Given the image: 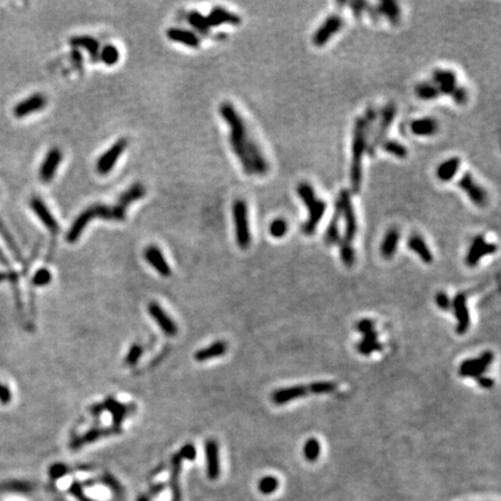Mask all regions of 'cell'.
Returning a JSON list of instances; mask_svg holds the SVG:
<instances>
[{
	"label": "cell",
	"instance_id": "obj_39",
	"mask_svg": "<svg viewBox=\"0 0 501 501\" xmlns=\"http://www.w3.org/2000/svg\"><path fill=\"white\" fill-rule=\"evenodd\" d=\"M188 21L192 27H194L198 32L203 34V35H206L209 33V30H210V26H209L206 16L202 15L200 12L193 11L189 13Z\"/></svg>",
	"mask_w": 501,
	"mask_h": 501
},
{
	"label": "cell",
	"instance_id": "obj_13",
	"mask_svg": "<svg viewBox=\"0 0 501 501\" xmlns=\"http://www.w3.org/2000/svg\"><path fill=\"white\" fill-rule=\"evenodd\" d=\"M497 245L493 243H487L483 236H477L473 238L470 245L469 252L466 254L465 262L469 267H475L479 263L484 256L493 254L497 252Z\"/></svg>",
	"mask_w": 501,
	"mask_h": 501
},
{
	"label": "cell",
	"instance_id": "obj_53",
	"mask_svg": "<svg viewBox=\"0 0 501 501\" xmlns=\"http://www.w3.org/2000/svg\"><path fill=\"white\" fill-rule=\"evenodd\" d=\"M477 383L479 384V387L484 389H491L494 385V381L492 378L486 377V376H480V377L477 378Z\"/></svg>",
	"mask_w": 501,
	"mask_h": 501
},
{
	"label": "cell",
	"instance_id": "obj_43",
	"mask_svg": "<svg viewBox=\"0 0 501 501\" xmlns=\"http://www.w3.org/2000/svg\"><path fill=\"white\" fill-rule=\"evenodd\" d=\"M288 231V223L283 218H276L270 223L269 233L274 238H282Z\"/></svg>",
	"mask_w": 501,
	"mask_h": 501
},
{
	"label": "cell",
	"instance_id": "obj_35",
	"mask_svg": "<svg viewBox=\"0 0 501 501\" xmlns=\"http://www.w3.org/2000/svg\"><path fill=\"white\" fill-rule=\"evenodd\" d=\"M338 245H339V252H340V259L345 266L351 267L355 263V260H356V255H355V250L353 247V244L347 242L344 238L340 239L338 242Z\"/></svg>",
	"mask_w": 501,
	"mask_h": 501
},
{
	"label": "cell",
	"instance_id": "obj_41",
	"mask_svg": "<svg viewBox=\"0 0 501 501\" xmlns=\"http://www.w3.org/2000/svg\"><path fill=\"white\" fill-rule=\"evenodd\" d=\"M0 236H1L2 239L5 240L6 245L9 247V250H11L12 254L15 256V259L18 260V261H21L22 260L21 252H20V250L18 249V246H16V244L14 242V239H13L12 235L7 231V229H6V226L4 225V223H2L1 219H0Z\"/></svg>",
	"mask_w": 501,
	"mask_h": 501
},
{
	"label": "cell",
	"instance_id": "obj_52",
	"mask_svg": "<svg viewBox=\"0 0 501 501\" xmlns=\"http://www.w3.org/2000/svg\"><path fill=\"white\" fill-rule=\"evenodd\" d=\"M375 323L370 319H362L357 323L356 325V330L358 332H361L362 334H367L369 333V332H372L375 331Z\"/></svg>",
	"mask_w": 501,
	"mask_h": 501
},
{
	"label": "cell",
	"instance_id": "obj_22",
	"mask_svg": "<svg viewBox=\"0 0 501 501\" xmlns=\"http://www.w3.org/2000/svg\"><path fill=\"white\" fill-rule=\"evenodd\" d=\"M205 455H206V470H208V477L211 480L218 478L219 472V456H218V443L215 440H208L205 443Z\"/></svg>",
	"mask_w": 501,
	"mask_h": 501
},
{
	"label": "cell",
	"instance_id": "obj_29",
	"mask_svg": "<svg viewBox=\"0 0 501 501\" xmlns=\"http://www.w3.org/2000/svg\"><path fill=\"white\" fill-rule=\"evenodd\" d=\"M70 45L73 48H84L90 53L91 58L93 60L99 59L100 55V45L99 42L91 36H76L70 40Z\"/></svg>",
	"mask_w": 501,
	"mask_h": 501
},
{
	"label": "cell",
	"instance_id": "obj_14",
	"mask_svg": "<svg viewBox=\"0 0 501 501\" xmlns=\"http://www.w3.org/2000/svg\"><path fill=\"white\" fill-rule=\"evenodd\" d=\"M63 154L62 151L59 150L58 148H52L51 150H49L48 153L46 154L45 160H43L42 165H41L40 168V179L45 184H48L55 178V174L57 170H58L60 162H62Z\"/></svg>",
	"mask_w": 501,
	"mask_h": 501
},
{
	"label": "cell",
	"instance_id": "obj_3",
	"mask_svg": "<svg viewBox=\"0 0 501 501\" xmlns=\"http://www.w3.org/2000/svg\"><path fill=\"white\" fill-rule=\"evenodd\" d=\"M368 134L367 125L363 116L357 117L353 128V141H351V187L355 194L360 192L362 186V162L363 154L367 151Z\"/></svg>",
	"mask_w": 501,
	"mask_h": 501
},
{
	"label": "cell",
	"instance_id": "obj_5",
	"mask_svg": "<svg viewBox=\"0 0 501 501\" xmlns=\"http://www.w3.org/2000/svg\"><path fill=\"white\" fill-rule=\"evenodd\" d=\"M337 385L332 382H314L307 385H294V387L280 389L272 395V401L275 405H284L295 399L305 397L307 395H325L336 391Z\"/></svg>",
	"mask_w": 501,
	"mask_h": 501
},
{
	"label": "cell",
	"instance_id": "obj_23",
	"mask_svg": "<svg viewBox=\"0 0 501 501\" xmlns=\"http://www.w3.org/2000/svg\"><path fill=\"white\" fill-rule=\"evenodd\" d=\"M101 408L102 411H108L111 414L114 421V427L120 428L118 426L122 424L124 418L130 413V409L128 406H125L121 402L115 401L114 398H108L104 402H101Z\"/></svg>",
	"mask_w": 501,
	"mask_h": 501
},
{
	"label": "cell",
	"instance_id": "obj_7",
	"mask_svg": "<svg viewBox=\"0 0 501 501\" xmlns=\"http://www.w3.org/2000/svg\"><path fill=\"white\" fill-rule=\"evenodd\" d=\"M396 114H397V107H396V104L392 102H389L387 106H384L383 109L381 110L380 123H378L377 128H376L375 135L374 137H372V140L370 141V144L367 147V152L370 157H374L377 148L383 143L384 140H387L385 137H387L388 131L390 129L392 123H394Z\"/></svg>",
	"mask_w": 501,
	"mask_h": 501
},
{
	"label": "cell",
	"instance_id": "obj_31",
	"mask_svg": "<svg viewBox=\"0 0 501 501\" xmlns=\"http://www.w3.org/2000/svg\"><path fill=\"white\" fill-rule=\"evenodd\" d=\"M461 166V159L458 157H451L448 160L443 161L436 170V177L440 181L448 182L455 177Z\"/></svg>",
	"mask_w": 501,
	"mask_h": 501
},
{
	"label": "cell",
	"instance_id": "obj_9",
	"mask_svg": "<svg viewBox=\"0 0 501 501\" xmlns=\"http://www.w3.org/2000/svg\"><path fill=\"white\" fill-rule=\"evenodd\" d=\"M494 355L492 351H484L478 358H469L462 362L459 367V375L462 377H471L478 378L484 375V372L487 370L491 363L493 362Z\"/></svg>",
	"mask_w": 501,
	"mask_h": 501
},
{
	"label": "cell",
	"instance_id": "obj_4",
	"mask_svg": "<svg viewBox=\"0 0 501 501\" xmlns=\"http://www.w3.org/2000/svg\"><path fill=\"white\" fill-rule=\"evenodd\" d=\"M296 191L299 198L302 200L304 205L309 210V217L301 226V231L305 236H312L316 232L318 225H319L321 218L326 211L327 203L317 198L313 187L307 182H301L297 186Z\"/></svg>",
	"mask_w": 501,
	"mask_h": 501
},
{
	"label": "cell",
	"instance_id": "obj_32",
	"mask_svg": "<svg viewBox=\"0 0 501 501\" xmlns=\"http://www.w3.org/2000/svg\"><path fill=\"white\" fill-rule=\"evenodd\" d=\"M399 239H401V233L397 229L391 228L388 230L381 245V254L383 255V258L391 259L395 255Z\"/></svg>",
	"mask_w": 501,
	"mask_h": 501
},
{
	"label": "cell",
	"instance_id": "obj_16",
	"mask_svg": "<svg viewBox=\"0 0 501 501\" xmlns=\"http://www.w3.org/2000/svg\"><path fill=\"white\" fill-rule=\"evenodd\" d=\"M30 208H32L34 214L40 218L42 224L45 225L50 232L53 233V235H57V233L59 232L58 222H57V219L53 217L51 211L49 210V208L42 200L40 198H33L30 200Z\"/></svg>",
	"mask_w": 501,
	"mask_h": 501
},
{
	"label": "cell",
	"instance_id": "obj_51",
	"mask_svg": "<svg viewBox=\"0 0 501 501\" xmlns=\"http://www.w3.org/2000/svg\"><path fill=\"white\" fill-rule=\"evenodd\" d=\"M435 303L438 304V306L441 310H449L451 307V302H450V299L443 291H440V293L436 294L435 296Z\"/></svg>",
	"mask_w": 501,
	"mask_h": 501
},
{
	"label": "cell",
	"instance_id": "obj_11",
	"mask_svg": "<svg viewBox=\"0 0 501 501\" xmlns=\"http://www.w3.org/2000/svg\"><path fill=\"white\" fill-rule=\"evenodd\" d=\"M458 187L462 189L463 192H465V194L468 195L473 204L479 206V208H483L489 202V196H487V193L485 189H484L479 184H477L475 179L469 172H465L463 173L462 178L459 179L458 181Z\"/></svg>",
	"mask_w": 501,
	"mask_h": 501
},
{
	"label": "cell",
	"instance_id": "obj_10",
	"mask_svg": "<svg viewBox=\"0 0 501 501\" xmlns=\"http://www.w3.org/2000/svg\"><path fill=\"white\" fill-rule=\"evenodd\" d=\"M344 26V19L339 14H332L325 19L312 35V43L316 47L326 45L331 37L339 32Z\"/></svg>",
	"mask_w": 501,
	"mask_h": 501
},
{
	"label": "cell",
	"instance_id": "obj_30",
	"mask_svg": "<svg viewBox=\"0 0 501 501\" xmlns=\"http://www.w3.org/2000/svg\"><path fill=\"white\" fill-rule=\"evenodd\" d=\"M228 351V344L225 341H216L211 344L210 346L202 348L195 353V360L199 362H204L211 358H216L224 355Z\"/></svg>",
	"mask_w": 501,
	"mask_h": 501
},
{
	"label": "cell",
	"instance_id": "obj_44",
	"mask_svg": "<svg viewBox=\"0 0 501 501\" xmlns=\"http://www.w3.org/2000/svg\"><path fill=\"white\" fill-rule=\"evenodd\" d=\"M259 491L262 494H272L275 492L277 487H279V480H277L275 477L267 476L263 477V478L259 482Z\"/></svg>",
	"mask_w": 501,
	"mask_h": 501
},
{
	"label": "cell",
	"instance_id": "obj_2",
	"mask_svg": "<svg viewBox=\"0 0 501 501\" xmlns=\"http://www.w3.org/2000/svg\"><path fill=\"white\" fill-rule=\"evenodd\" d=\"M147 189L142 184H135L123 192L118 198L117 202L113 205L106 204H93L81 211L78 217L74 219L72 225L66 235V240L71 244L76 243L81 236L87 224L96 218L106 219V221L122 222L127 216V209L131 203L144 198Z\"/></svg>",
	"mask_w": 501,
	"mask_h": 501
},
{
	"label": "cell",
	"instance_id": "obj_50",
	"mask_svg": "<svg viewBox=\"0 0 501 501\" xmlns=\"http://www.w3.org/2000/svg\"><path fill=\"white\" fill-rule=\"evenodd\" d=\"M179 456H180L181 458L187 459V461H194V459L196 458V449H195V447L193 446V445H191V443H188V445H185L180 449Z\"/></svg>",
	"mask_w": 501,
	"mask_h": 501
},
{
	"label": "cell",
	"instance_id": "obj_49",
	"mask_svg": "<svg viewBox=\"0 0 501 501\" xmlns=\"http://www.w3.org/2000/svg\"><path fill=\"white\" fill-rule=\"evenodd\" d=\"M69 469H67L66 465L62 464V463H57V464H53L49 470V475L52 479H58L62 478L63 476H65Z\"/></svg>",
	"mask_w": 501,
	"mask_h": 501
},
{
	"label": "cell",
	"instance_id": "obj_28",
	"mask_svg": "<svg viewBox=\"0 0 501 501\" xmlns=\"http://www.w3.org/2000/svg\"><path fill=\"white\" fill-rule=\"evenodd\" d=\"M439 123L433 117H422L411 123V131L416 136H433L438 133Z\"/></svg>",
	"mask_w": 501,
	"mask_h": 501
},
{
	"label": "cell",
	"instance_id": "obj_20",
	"mask_svg": "<svg viewBox=\"0 0 501 501\" xmlns=\"http://www.w3.org/2000/svg\"><path fill=\"white\" fill-rule=\"evenodd\" d=\"M144 258L150 265L155 269V272L160 274L161 276L167 277L172 274L171 267L166 261L161 250L157 246L151 245L148 246L144 250Z\"/></svg>",
	"mask_w": 501,
	"mask_h": 501
},
{
	"label": "cell",
	"instance_id": "obj_25",
	"mask_svg": "<svg viewBox=\"0 0 501 501\" xmlns=\"http://www.w3.org/2000/svg\"><path fill=\"white\" fill-rule=\"evenodd\" d=\"M120 432H121V428H116V427L94 428V429H91V431L87 432L86 434L80 436L79 439L74 440V441L71 443V446H72V448L77 449L81 446L86 445V443L94 442V441H97V440H99L101 438H106V436H109L111 434H118Z\"/></svg>",
	"mask_w": 501,
	"mask_h": 501
},
{
	"label": "cell",
	"instance_id": "obj_21",
	"mask_svg": "<svg viewBox=\"0 0 501 501\" xmlns=\"http://www.w3.org/2000/svg\"><path fill=\"white\" fill-rule=\"evenodd\" d=\"M206 20H208L209 26L211 27H217L221 25H224V23H229V25L237 26L242 22V18L239 15L235 14V13L229 12L228 9L223 7H214L211 9V12L209 13V15H206Z\"/></svg>",
	"mask_w": 501,
	"mask_h": 501
},
{
	"label": "cell",
	"instance_id": "obj_37",
	"mask_svg": "<svg viewBox=\"0 0 501 501\" xmlns=\"http://www.w3.org/2000/svg\"><path fill=\"white\" fill-rule=\"evenodd\" d=\"M181 457L175 455L172 459V477H171V485L173 490V501L180 500V490H179V476H180L181 470Z\"/></svg>",
	"mask_w": 501,
	"mask_h": 501
},
{
	"label": "cell",
	"instance_id": "obj_19",
	"mask_svg": "<svg viewBox=\"0 0 501 501\" xmlns=\"http://www.w3.org/2000/svg\"><path fill=\"white\" fill-rule=\"evenodd\" d=\"M452 307L457 318V333L464 334L470 327V314L468 306H466V295L464 293H459L458 295L455 296Z\"/></svg>",
	"mask_w": 501,
	"mask_h": 501
},
{
	"label": "cell",
	"instance_id": "obj_40",
	"mask_svg": "<svg viewBox=\"0 0 501 501\" xmlns=\"http://www.w3.org/2000/svg\"><path fill=\"white\" fill-rule=\"evenodd\" d=\"M304 457L310 462H314L319 458L320 455V443L317 439L311 438L307 440L303 448Z\"/></svg>",
	"mask_w": 501,
	"mask_h": 501
},
{
	"label": "cell",
	"instance_id": "obj_54",
	"mask_svg": "<svg viewBox=\"0 0 501 501\" xmlns=\"http://www.w3.org/2000/svg\"><path fill=\"white\" fill-rule=\"evenodd\" d=\"M0 260H1V262H4V263H7V261H6V258H5V255H4V254H2V252H1V250H0Z\"/></svg>",
	"mask_w": 501,
	"mask_h": 501
},
{
	"label": "cell",
	"instance_id": "obj_47",
	"mask_svg": "<svg viewBox=\"0 0 501 501\" xmlns=\"http://www.w3.org/2000/svg\"><path fill=\"white\" fill-rule=\"evenodd\" d=\"M450 97L452 98V100L455 101L457 104H465L466 101H468L469 94L465 87L456 86V89L453 90V92Z\"/></svg>",
	"mask_w": 501,
	"mask_h": 501
},
{
	"label": "cell",
	"instance_id": "obj_18",
	"mask_svg": "<svg viewBox=\"0 0 501 501\" xmlns=\"http://www.w3.org/2000/svg\"><path fill=\"white\" fill-rule=\"evenodd\" d=\"M433 84L438 87L440 94L450 97L457 86L456 73L451 70L436 69L433 71Z\"/></svg>",
	"mask_w": 501,
	"mask_h": 501
},
{
	"label": "cell",
	"instance_id": "obj_38",
	"mask_svg": "<svg viewBox=\"0 0 501 501\" xmlns=\"http://www.w3.org/2000/svg\"><path fill=\"white\" fill-rule=\"evenodd\" d=\"M415 94L421 100H433L439 98L440 92L433 83H420L415 86Z\"/></svg>",
	"mask_w": 501,
	"mask_h": 501
},
{
	"label": "cell",
	"instance_id": "obj_15",
	"mask_svg": "<svg viewBox=\"0 0 501 501\" xmlns=\"http://www.w3.org/2000/svg\"><path fill=\"white\" fill-rule=\"evenodd\" d=\"M149 313L152 317L160 330L164 332L167 337H175L178 334V326L172 320V318L162 310V307L158 303L151 302L148 306Z\"/></svg>",
	"mask_w": 501,
	"mask_h": 501
},
{
	"label": "cell",
	"instance_id": "obj_24",
	"mask_svg": "<svg viewBox=\"0 0 501 501\" xmlns=\"http://www.w3.org/2000/svg\"><path fill=\"white\" fill-rule=\"evenodd\" d=\"M340 218H341V209H340L339 202L337 201L336 204H334V211H333V215H332L330 224H328L326 232H325V236H324V242L327 246L338 244V242H339V240L341 239L340 232H339Z\"/></svg>",
	"mask_w": 501,
	"mask_h": 501
},
{
	"label": "cell",
	"instance_id": "obj_6",
	"mask_svg": "<svg viewBox=\"0 0 501 501\" xmlns=\"http://www.w3.org/2000/svg\"><path fill=\"white\" fill-rule=\"evenodd\" d=\"M232 216L235 222L236 239L240 249L245 250L250 246L252 236H250L249 225V209L244 200H236L232 205Z\"/></svg>",
	"mask_w": 501,
	"mask_h": 501
},
{
	"label": "cell",
	"instance_id": "obj_46",
	"mask_svg": "<svg viewBox=\"0 0 501 501\" xmlns=\"http://www.w3.org/2000/svg\"><path fill=\"white\" fill-rule=\"evenodd\" d=\"M142 354H143V348H142V346H140V345H134V346L129 350V353H128L127 357H125V363L128 365L137 364Z\"/></svg>",
	"mask_w": 501,
	"mask_h": 501
},
{
	"label": "cell",
	"instance_id": "obj_36",
	"mask_svg": "<svg viewBox=\"0 0 501 501\" xmlns=\"http://www.w3.org/2000/svg\"><path fill=\"white\" fill-rule=\"evenodd\" d=\"M381 145L382 149H383L385 152L395 155V157L398 159H405L408 154L407 148H406L404 144H401V142L396 140H384L383 143Z\"/></svg>",
	"mask_w": 501,
	"mask_h": 501
},
{
	"label": "cell",
	"instance_id": "obj_33",
	"mask_svg": "<svg viewBox=\"0 0 501 501\" xmlns=\"http://www.w3.org/2000/svg\"><path fill=\"white\" fill-rule=\"evenodd\" d=\"M376 8H377L380 16H385L394 25H398L399 21H401V7L394 0H383V1L378 2Z\"/></svg>",
	"mask_w": 501,
	"mask_h": 501
},
{
	"label": "cell",
	"instance_id": "obj_17",
	"mask_svg": "<svg viewBox=\"0 0 501 501\" xmlns=\"http://www.w3.org/2000/svg\"><path fill=\"white\" fill-rule=\"evenodd\" d=\"M46 106H47L46 97L41 93H36L26 98L25 100H22L21 102L16 104L14 109H13V114H14V116L18 118L26 117L30 114L37 113V111L42 110Z\"/></svg>",
	"mask_w": 501,
	"mask_h": 501
},
{
	"label": "cell",
	"instance_id": "obj_8",
	"mask_svg": "<svg viewBox=\"0 0 501 501\" xmlns=\"http://www.w3.org/2000/svg\"><path fill=\"white\" fill-rule=\"evenodd\" d=\"M337 201L339 202L340 204L341 217L345 218V223H346L344 239L350 243H353L357 232V221L353 203H351V192L348 191V189H343V191L340 192L339 198H338Z\"/></svg>",
	"mask_w": 501,
	"mask_h": 501
},
{
	"label": "cell",
	"instance_id": "obj_48",
	"mask_svg": "<svg viewBox=\"0 0 501 501\" xmlns=\"http://www.w3.org/2000/svg\"><path fill=\"white\" fill-rule=\"evenodd\" d=\"M347 4L350 5L351 13H353L356 18H360L362 13L367 12L369 5H370L369 2L363 1V0H356V1H351V2H347Z\"/></svg>",
	"mask_w": 501,
	"mask_h": 501
},
{
	"label": "cell",
	"instance_id": "obj_26",
	"mask_svg": "<svg viewBox=\"0 0 501 501\" xmlns=\"http://www.w3.org/2000/svg\"><path fill=\"white\" fill-rule=\"evenodd\" d=\"M407 247L409 250H412L415 254L420 256V259L425 263H432L433 262V254L429 250L427 244H426L425 239L422 238L420 235H416V233H413L408 237L407 239Z\"/></svg>",
	"mask_w": 501,
	"mask_h": 501
},
{
	"label": "cell",
	"instance_id": "obj_45",
	"mask_svg": "<svg viewBox=\"0 0 501 501\" xmlns=\"http://www.w3.org/2000/svg\"><path fill=\"white\" fill-rule=\"evenodd\" d=\"M50 282H51V274H50L49 270L46 268L37 270L32 280V283L36 287L47 286V284H49Z\"/></svg>",
	"mask_w": 501,
	"mask_h": 501
},
{
	"label": "cell",
	"instance_id": "obj_27",
	"mask_svg": "<svg viewBox=\"0 0 501 501\" xmlns=\"http://www.w3.org/2000/svg\"><path fill=\"white\" fill-rule=\"evenodd\" d=\"M166 35L173 42L181 43V45L187 46L189 48H199L200 46V39L194 33H192L191 30L174 28L173 27V28L167 30Z\"/></svg>",
	"mask_w": 501,
	"mask_h": 501
},
{
	"label": "cell",
	"instance_id": "obj_1",
	"mask_svg": "<svg viewBox=\"0 0 501 501\" xmlns=\"http://www.w3.org/2000/svg\"><path fill=\"white\" fill-rule=\"evenodd\" d=\"M219 114L230 128V144L247 175H265L269 170L265 155L247 131L246 124L238 111L230 102H223Z\"/></svg>",
	"mask_w": 501,
	"mask_h": 501
},
{
	"label": "cell",
	"instance_id": "obj_42",
	"mask_svg": "<svg viewBox=\"0 0 501 501\" xmlns=\"http://www.w3.org/2000/svg\"><path fill=\"white\" fill-rule=\"evenodd\" d=\"M99 58L102 60L104 64H107V65H114V64H116L118 62V59H120V52H118V50L115 46L107 45L104 46L102 50L100 51Z\"/></svg>",
	"mask_w": 501,
	"mask_h": 501
},
{
	"label": "cell",
	"instance_id": "obj_55",
	"mask_svg": "<svg viewBox=\"0 0 501 501\" xmlns=\"http://www.w3.org/2000/svg\"><path fill=\"white\" fill-rule=\"evenodd\" d=\"M138 501H149V498L148 497H141L140 499H138Z\"/></svg>",
	"mask_w": 501,
	"mask_h": 501
},
{
	"label": "cell",
	"instance_id": "obj_12",
	"mask_svg": "<svg viewBox=\"0 0 501 501\" xmlns=\"http://www.w3.org/2000/svg\"><path fill=\"white\" fill-rule=\"evenodd\" d=\"M128 147L127 138H120L115 142L108 150L99 158L97 162V171L101 175H106L113 170L118 158L121 157L125 149Z\"/></svg>",
	"mask_w": 501,
	"mask_h": 501
},
{
	"label": "cell",
	"instance_id": "obj_34",
	"mask_svg": "<svg viewBox=\"0 0 501 501\" xmlns=\"http://www.w3.org/2000/svg\"><path fill=\"white\" fill-rule=\"evenodd\" d=\"M377 333L375 331L364 334L363 340L357 344V351L362 355H370L374 351H382L383 346L377 341Z\"/></svg>",
	"mask_w": 501,
	"mask_h": 501
}]
</instances>
